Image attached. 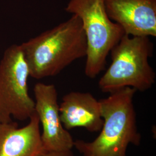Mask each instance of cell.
Instances as JSON below:
<instances>
[{
  "label": "cell",
  "instance_id": "obj_1",
  "mask_svg": "<svg viewBox=\"0 0 156 156\" xmlns=\"http://www.w3.org/2000/svg\"><path fill=\"white\" fill-rule=\"evenodd\" d=\"M20 46L30 76L36 79L56 76L75 61L86 57L87 48L82 22L75 15Z\"/></svg>",
  "mask_w": 156,
  "mask_h": 156
},
{
  "label": "cell",
  "instance_id": "obj_2",
  "mask_svg": "<svg viewBox=\"0 0 156 156\" xmlns=\"http://www.w3.org/2000/svg\"><path fill=\"white\" fill-rule=\"evenodd\" d=\"M136 90L124 87L100 100L104 120L100 134L91 142L77 140L74 147L83 156H127L129 145L138 146V131L133 99Z\"/></svg>",
  "mask_w": 156,
  "mask_h": 156
},
{
  "label": "cell",
  "instance_id": "obj_3",
  "mask_svg": "<svg viewBox=\"0 0 156 156\" xmlns=\"http://www.w3.org/2000/svg\"><path fill=\"white\" fill-rule=\"evenodd\" d=\"M149 38L123 35L111 51V63L99 80L102 92L110 93L124 87L145 91L153 86L156 73L149 64L153 51Z\"/></svg>",
  "mask_w": 156,
  "mask_h": 156
},
{
  "label": "cell",
  "instance_id": "obj_4",
  "mask_svg": "<svg viewBox=\"0 0 156 156\" xmlns=\"http://www.w3.org/2000/svg\"><path fill=\"white\" fill-rule=\"evenodd\" d=\"M66 11L80 19L87 41L84 73L96 78L105 68L107 57L125 34L106 13L104 0H70Z\"/></svg>",
  "mask_w": 156,
  "mask_h": 156
},
{
  "label": "cell",
  "instance_id": "obj_5",
  "mask_svg": "<svg viewBox=\"0 0 156 156\" xmlns=\"http://www.w3.org/2000/svg\"><path fill=\"white\" fill-rule=\"evenodd\" d=\"M30 71L20 45H12L0 61V123L24 121L35 113L28 93Z\"/></svg>",
  "mask_w": 156,
  "mask_h": 156
},
{
  "label": "cell",
  "instance_id": "obj_6",
  "mask_svg": "<svg viewBox=\"0 0 156 156\" xmlns=\"http://www.w3.org/2000/svg\"><path fill=\"white\" fill-rule=\"evenodd\" d=\"M34 93L35 112L42 127L41 140L44 150H72L75 141L62 125L55 86L37 83L34 87Z\"/></svg>",
  "mask_w": 156,
  "mask_h": 156
},
{
  "label": "cell",
  "instance_id": "obj_7",
  "mask_svg": "<svg viewBox=\"0 0 156 156\" xmlns=\"http://www.w3.org/2000/svg\"><path fill=\"white\" fill-rule=\"evenodd\" d=\"M106 13L131 36H156V0H104Z\"/></svg>",
  "mask_w": 156,
  "mask_h": 156
},
{
  "label": "cell",
  "instance_id": "obj_8",
  "mask_svg": "<svg viewBox=\"0 0 156 156\" xmlns=\"http://www.w3.org/2000/svg\"><path fill=\"white\" fill-rule=\"evenodd\" d=\"M62 125L67 130L83 127L97 132L102 127L100 102L89 92L71 91L65 95L60 104Z\"/></svg>",
  "mask_w": 156,
  "mask_h": 156
},
{
  "label": "cell",
  "instance_id": "obj_9",
  "mask_svg": "<svg viewBox=\"0 0 156 156\" xmlns=\"http://www.w3.org/2000/svg\"><path fill=\"white\" fill-rule=\"evenodd\" d=\"M44 151L35 112L22 128L13 121L0 123V156H39Z\"/></svg>",
  "mask_w": 156,
  "mask_h": 156
},
{
  "label": "cell",
  "instance_id": "obj_10",
  "mask_svg": "<svg viewBox=\"0 0 156 156\" xmlns=\"http://www.w3.org/2000/svg\"><path fill=\"white\" fill-rule=\"evenodd\" d=\"M39 156H75L72 150L44 151Z\"/></svg>",
  "mask_w": 156,
  "mask_h": 156
}]
</instances>
